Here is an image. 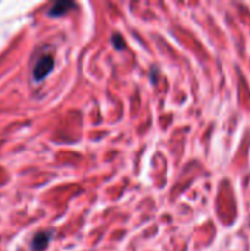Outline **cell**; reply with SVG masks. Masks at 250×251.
I'll use <instances>...</instances> for the list:
<instances>
[{
    "mask_svg": "<svg viewBox=\"0 0 250 251\" xmlns=\"http://www.w3.org/2000/svg\"><path fill=\"white\" fill-rule=\"evenodd\" d=\"M53 65H55V60H53V57H52L50 54L41 56V57L35 62V65H34V68H32V78H34V81H35V82L43 81V79L52 72Z\"/></svg>",
    "mask_w": 250,
    "mask_h": 251,
    "instance_id": "6da1fadb",
    "label": "cell"
},
{
    "mask_svg": "<svg viewBox=\"0 0 250 251\" xmlns=\"http://www.w3.org/2000/svg\"><path fill=\"white\" fill-rule=\"evenodd\" d=\"M52 240V232L50 231H41L37 232L31 241V250L32 251H44L47 249L49 243Z\"/></svg>",
    "mask_w": 250,
    "mask_h": 251,
    "instance_id": "7a4b0ae2",
    "label": "cell"
},
{
    "mask_svg": "<svg viewBox=\"0 0 250 251\" xmlns=\"http://www.w3.org/2000/svg\"><path fill=\"white\" fill-rule=\"evenodd\" d=\"M75 7V3L72 1H56L55 4H52V7L47 10V15L50 18H59L66 15L71 9Z\"/></svg>",
    "mask_w": 250,
    "mask_h": 251,
    "instance_id": "3957f363",
    "label": "cell"
},
{
    "mask_svg": "<svg viewBox=\"0 0 250 251\" xmlns=\"http://www.w3.org/2000/svg\"><path fill=\"white\" fill-rule=\"evenodd\" d=\"M112 41L115 43L116 49H124V47H125V43H124V40H122L121 35H115V37L112 38Z\"/></svg>",
    "mask_w": 250,
    "mask_h": 251,
    "instance_id": "277c9868",
    "label": "cell"
}]
</instances>
